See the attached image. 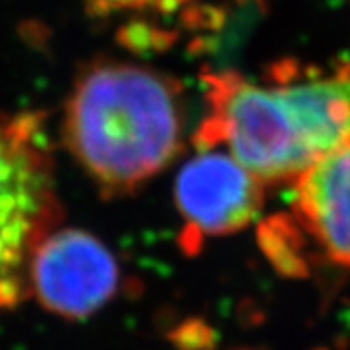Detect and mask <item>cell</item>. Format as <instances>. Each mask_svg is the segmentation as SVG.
Returning <instances> with one entry per match:
<instances>
[{
	"label": "cell",
	"instance_id": "6da1fadb",
	"mask_svg": "<svg viewBox=\"0 0 350 350\" xmlns=\"http://www.w3.org/2000/svg\"><path fill=\"white\" fill-rule=\"evenodd\" d=\"M271 79L260 84L237 71L203 73L208 112L194 135L201 151L226 146L263 185L295 182L350 139V57L331 75L281 61Z\"/></svg>",
	"mask_w": 350,
	"mask_h": 350
},
{
	"label": "cell",
	"instance_id": "7a4b0ae2",
	"mask_svg": "<svg viewBox=\"0 0 350 350\" xmlns=\"http://www.w3.org/2000/svg\"><path fill=\"white\" fill-rule=\"evenodd\" d=\"M182 84L126 62L80 71L64 116V141L105 196L137 191L183 148Z\"/></svg>",
	"mask_w": 350,
	"mask_h": 350
},
{
	"label": "cell",
	"instance_id": "3957f363",
	"mask_svg": "<svg viewBox=\"0 0 350 350\" xmlns=\"http://www.w3.org/2000/svg\"><path fill=\"white\" fill-rule=\"evenodd\" d=\"M41 112H0V310L31 295L34 253L61 219Z\"/></svg>",
	"mask_w": 350,
	"mask_h": 350
},
{
	"label": "cell",
	"instance_id": "277c9868",
	"mask_svg": "<svg viewBox=\"0 0 350 350\" xmlns=\"http://www.w3.org/2000/svg\"><path fill=\"white\" fill-rule=\"evenodd\" d=\"M118 286L114 256L85 231H53L32 258L31 295L64 319L89 317L111 301Z\"/></svg>",
	"mask_w": 350,
	"mask_h": 350
},
{
	"label": "cell",
	"instance_id": "5b68a950",
	"mask_svg": "<svg viewBox=\"0 0 350 350\" xmlns=\"http://www.w3.org/2000/svg\"><path fill=\"white\" fill-rule=\"evenodd\" d=\"M174 198L187 222L183 244L198 249L203 237L251 224L263 206V183L231 155L206 150L180 171Z\"/></svg>",
	"mask_w": 350,
	"mask_h": 350
},
{
	"label": "cell",
	"instance_id": "8992f818",
	"mask_svg": "<svg viewBox=\"0 0 350 350\" xmlns=\"http://www.w3.org/2000/svg\"><path fill=\"white\" fill-rule=\"evenodd\" d=\"M293 210L325 256L350 267V139L293 182Z\"/></svg>",
	"mask_w": 350,
	"mask_h": 350
},
{
	"label": "cell",
	"instance_id": "52a82bcc",
	"mask_svg": "<svg viewBox=\"0 0 350 350\" xmlns=\"http://www.w3.org/2000/svg\"><path fill=\"white\" fill-rule=\"evenodd\" d=\"M258 237L262 249L281 274L293 278L308 275V263L302 256L304 242L299 222L295 224L288 215H274L263 222Z\"/></svg>",
	"mask_w": 350,
	"mask_h": 350
},
{
	"label": "cell",
	"instance_id": "ba28073f",
	"mask_svg": "<svg viewBox=\"0 0 350 350\" xmlns=\"http://www.w3.org/2000/svg\"><path fill=\"white\" fill-rule=\"evenodd\" d=\"M169 338L180 350H212L215 345L212 327L201 320H189L174 329Z\"/></svg>",
	"mask_w": 350,
	"mask_h": 350
},
{
	"label": "cell",
	"instance_id": "9c48e42d",
	"mask_svg": "<svg viewBox=\"0 0 350 350\" xmlns=\"http://www.w3.org/2000/svg\"><path fill=\"white\" fill-rule=\"evenodd\" d=\"M180 2H183V0H88L89 8L98 14L121 11V9L151 8V5H157L160 9H171Z\"/></svg>",
	"mask_w": 350,
	"mask_h": 350
},
{
	"label": "cell",
	"instance_id": "30bf717a",
	"mask_svg": "<svg viewBox=\"0 0 350 350\" xmlns=\"http://www.w3.org/2000/svg\"><path fill=\"white\" fill-rule=\"evenodd\" d=\"M319 350H325V349H319Z\"/></svg>",
	"mask_w": 350,
	"mask_h": 350
}]
</instances>
